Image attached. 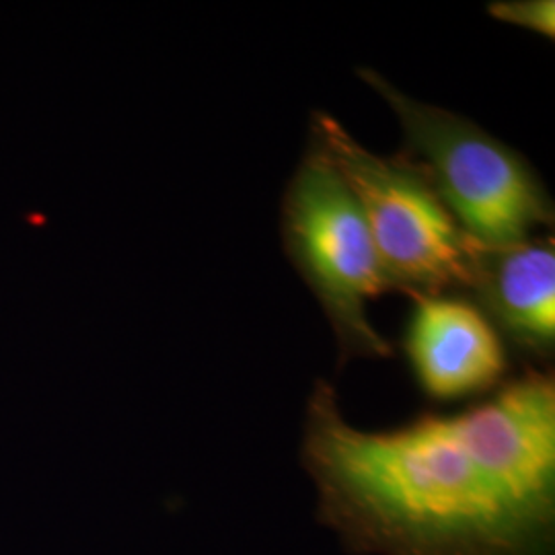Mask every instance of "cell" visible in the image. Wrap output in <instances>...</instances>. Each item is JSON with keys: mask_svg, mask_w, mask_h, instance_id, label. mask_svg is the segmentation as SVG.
Returning <instances> with one entry per match:
<instances>
[{"mask_svg": "<svg viewBox=\"0 0 555 555\" xmlns=\"http://www.w3.org/2000/svg\"><path fill=\"white\" fill-rule=\"evenodd\" d=\"M300 461L354 555H554L555 377L527 369L456 414L360 430L318 380Z\"/></svg>", "mask_w": 555, "mask_h": 555, "instance_id": "cell-1", "label": "cell"}, {"mask_svg": "<svg viewBox=\"0 0 555 555\" xmlns=\"http://www.w3.org/2000/svg\"><path fill=\"white\" fill-rule=\"evenodd\" d=\"M364 80L389 105L414 160L459 227L483 247L535 237L554 224V199L515 149L476 121L414 100L373 68Z\"/></svg>", "mask_w": 555, "mask_h": 555, "instance_id": "cell-2", "label": "cell"}, {"mask_svg": "<svg viewBox=\"0 0 555 555\" xmlns=\"http://www.w3.org/2000/svg\"><path fill=\"white\" fill-rule=\"evenodd\" d=\"M311 134L357 198L389 288L412 298L469 291L479 243L414 160L373 153L323 112L313 114Z\"/></svg>", "mask_w": 555, "mask_h": 555, "instance_id": "cell-3", "label": "cell"}, {"mask_svg": "<svg viewBox=\"0 0 555 555\" xmlns=\"http://www.w3.org/2000/svg\"><path fill=\"white\" fill-rule=\"evenodd\" d=\"M469 291L500 336L550 354L555 344V243L535 235L511 245H479Z\"/></svg>", "mask_w": 555, "mask_h": 555, "instance_id": "cell-6", "label": "cell"}, {"mask_svg": "<svg viewBox=\"0 0 555 555\" xmlns=\"http://www.w3.org/2000/svg\"><path fill=\"white\" fill-rule=\"evenodd\" d=\"M282 245L318 298L344 360L389 358L369 305L389 291L366 220L334 163L311 139L282 198Z\"/></svg>", "mask_w": 555, "mask_h": 555, "instance_id": "cell-4", "label": "cell"}, {"mask_svg": "<svg viewBox=\"0 0 555 555\" xmlns=\"http://www.w3.org/2000/svg\"><path fill=\"white\" fill-rule=\"evenodd\" d=\"M405 357L420 389L437 401L488 393L508 371L504 339L476 302L455 295L414 297Z\"/></svg>", "mask_w": 555, "mask_h": 555, "instance_id": "cell-5", "label": "cell"}, {"mask_svg": "<svg viewBox=\"0 0 555 555\" xmlns=\"http://www.w3.org/2000/svg\"><path fill=\"white\" fill-rule=\"evenodd\" d=\"M488 15L500 23L515 25L547 40H554V0H494L488 4Z\"/></svg>", "mask_w": 555, "mask_h": 555, "instance_id": "cell-7", "label": "cell"}]
</instances>
